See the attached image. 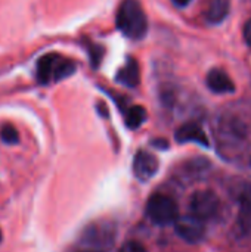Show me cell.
Returning a JSON list of instances; mask_svg holds the SVG:
<instances>
[{
  "instance_id": "cell-3",
  "label": "cell",
  "mask_w": 251,
  "mask_h": 252,
  "mask_svg": "<svg viewBox=\"0 0 251 252\" xmlns=\"http://www.w3.org/2000/svg\"><path fill=\"white\" fill-rule=\"evenodd\" d=\"M219 210H220V201H219V196L213 190H209V189L197 190L192 193L189 199L191 214L201 219L203 221L216 217Z\"/></svg>"
},
{
  "instance_id": "cell-6",
  "label": "cell",
  "mask_w": 251,
  "mask_h": 252,
  "mask_svg": "<svg viewBox=\"0 0 251 252\" xmlns=\"http://www.w3.org/2000/svg\"><path fill=\"white\" fill-rule=\"evenodd\" d=\"M158 171V159L146 152V151H139L135 155L133 159V173L138 180L141 182H148L151 180Z\"/></svg>"
},
{
  "instance_id": "cell-12",
  "label": "cell",
  "mask_w": 251,
  "mask_h": 252,
  "mask_svg": "<svg viewBox=\"0 0 251 252\" xmlns=\"http://www.w3.org/2000/svg\"><path fill=\"white\" fill-rule=\"evenodd\" d=\"M61 58L58 55H46L43 56L37 63V78L40 83H47L49 80H53L56 66L59 63Z\"/></svg>"
},
{
  "instance_id": "cell-11",
  "label": "cell",
  "mask_w": 251,
  "mask_h": 252,
  "mask_svg": "<svg viewBox=\"0 0 251 252\" xmlns=\"http://www.w3.org/2000/svg\"><path fill=\"white\" fill-rule=\"evenodd\" d=\"M117 81H120L121 84H124L127 87H136L139 84L141 69H139V63L133 58H129L127 62L118 69Z\"/></svg>"
},
{
  "instance_id": "cell-18",
  "label": "cell",
  "mask_w": 251,
  "mask_h": 252,
  "mask_svg": "<svg viewBox=\"0 0 251 252\" xmlns=\"http://www.w3.org/2000/svg\"><path fill=\"white\" fill-rule=\"evenodd\" d=\"M74 252H101V251H98V250H92V248H89V250H78V251H74Z\"/></svg>"
},
{
  "instance_id": "cell-4",
  "label": "cell",
  "mask_w": 251,
  "mask_h": 252,
  "mask_svg": "<svg viewBox=\"0 0 251 252\" xmlns=\"http://www.w3.org/2000/svg\"><path fill=\"white\" fill-rule=\"evenodd\" d=\"M173 224H175L176 235L188 244H198L206 235L204 221L195 217L194 214L178 217V220Z\"/></svg>"
},
{
  "instance_id": "cell-17",
  "label": "cell",
  "mask_w": 251,
  "mask_h": 252,
  "mask_svg": "<svg viewBox=\"0 0 251 252\" xmlns=\"http://www.w3.org/2000/svg\"><path fill=\"white\" fill-rule=\"evenodd\" d=\"M176 6H180V7H183V6H186V4H189L192 0H172Z\"/></svg>"
},
{
  "instance_id": "cell-1",
  "label": "cell",
  "mask_w": 251,
  "mask_h": 252,
  "mask_svg": "<svg viewBox=\"0 0 251 252\" xmlns=\"http://www.w3.org/2000/svg\"><path fill=\"white\" fill-rule=\"evenodd\" d=\"M117 28L132 40H141L148 31L146 15L138 0H124L117 13Z\"/></svg>"
},
{
  "instance_id": "cell-7",
  "label": "cell",
  "mask_w": 251,
  "mask_h": 252,
  "mask_svg": "<svg viewBox=\"0 0 251 252\" xmlns=\"http://www.w3.org/2000/svg\"><path fill=\"white\" fill-rule=\"evenodd\" d=\"M238 204L240 210L237 216V230L240 236H246L251 232V183L243 188Z\"/></svg>"
},
{
  "instance_id": "cell-13",
  "label": "cell",
  "mask_w": 251,
  "mask_h": 252,
  "mask_svg": "<svg viewBox=\"0 0 251 252\" xmlns=\"http://www.w3.org/2000/svg\"><path fill=\"white\" fill-rule=\"evenodd\" d=\"M124 120H126V126L132 130H136L138 127H141L145 120H146V111L143 106L141 105H135V106H130L127 111H126V115H124Z\"/></svg>"
},
{
  "instance_id": "cell-5",
  "label": "cell",
  "mask_w": 251,
  "mask_h": 252,
  "mask_svg": "<svg viewBox=\"0 0 251 252\" xmlns=\"http://www.w3.org/2000/svg\"><path fill=\"white\" fill-rule=\"evenodd\" d=\"M114 230L109 229L108 224H92L83 232V244L89 245L92 250L107 248L112 245Z\"/></svg>"
},
{
  "instance_id": "cell-8",
  "label": "cell",
  "mask_w": 251,
  "mask_h": 252,
  "mask_svg": "<svg viewBox=\"0 0 251 252\" xmlns=\"http://www.w3.org/2000/svg\"><path fill=\"white\" fill-rule=\"evenodd\" d=\"M176 140L179 143H188V142H194V143H198L204 148H209L210 143H209V139L206 136V133L203 131V128L195 124V123H186L183 126H180L178 130H176V134H175Z\"/></svg>"
},
{
  "instance_id": "cell-9",
  "label": "cell",
  "mask_w": 251,
  "mask_h": 252,
  "mask_svg": "<svg viewBox=\"0 0 251 252\" xmlns=\"http://www.w3.org/2000/svg\"><path fill=\"white\" fill-rule=\"evenodd\" d=\"M207 86L212 92L215 93H232L235 92V84L232 81V78L222 69H212L207 74Z\"/></svg>"
},
{
  "instance_id": "cell-15",
  "label": "cell",
  "mask_w": 251,
  "mask_h": 252,
  "mask_svg": "<svg viewBox=\"0 0 251 252\" xmlns=\"http://www.w3.org/2000/svg\"><path fill=\"white\" fill-rule=\"evenodd\" d=\"M118 252H146V250L142 244L130 241V242H126Z\"/></svg>"
},
{
  "instance_id": "cell-2",
  "label": "cell",
  "mask_w": 251,
  "mask_h": 252,
  "mask_svg": "<svg viewBox=\"0 0 251 252\" xmlns=\"http://www.w3.org/2000/svg\"><path fill=\"white\" fill-rule=\"evenodd\" d=\"M146 214L154 224L167 226L178 220L179 208L173 198L163 193H154L146 202Z\"/></svg>"
},
{
  "instance_id": "cell-10",
  "label": "cell",
  "mask_w": 251,
  "mask_h": 252,
  "mask_svg": "<svg viewBox=\"0 0 251 252\" xmlns=\"http://www.w3.org/2000/svg\"><path fill=\"white\" fill-rule=\"evenodd\" d=\"M229 0H207L203 10L204 19L209 24H220L229 15Z\"/></svg>"
},
{
  "instance_id": "cell-14",
  "label": "cell",
  "mask_w": 251,
  "mask_h": 252,
  "mask_svg": "<svg viewBox=\"0 0 251 252\" xmlns=\"http://www.w3.org/2000/svg\"><path fill=\"white\" fill-rule=\"evenodd\" d=\"M0 139L4 143H7V145H15V143H18L19 136H18V131L15 130V127H12V126H3L1 130H0Z\"/></svg>"
},
{
  "instance_id": "cell-16",
  "label": "cell",
  "mask_w": 251,
  "mask_h": 252,
  "mask_svg": "<svg viewBox=\"0 0 251 252\" xmlns=\"http://www.w3.org/2000/svg\"><path fill=\"white\" fill-rule=\"evenodd\" d=\"M244 38H246L247 44L251 47V19L247 21L246 25H244Z\"/></svg>"
},
{
  "instance_id": "cell-19",
  "label": "cell",
  "mask_w": 251,
  "mask_h": 252,
  "mask_svg": "<svg viewBox=\"0 0 251 252\" xmlns=\"http://www.w3.org/2000/svg\"><path fill=\"white\" fill-rule=\"evenodd\" d=\"M1 238H3V236H1V230H0V242H1Z\"/></svg>"
}]
</instances>
